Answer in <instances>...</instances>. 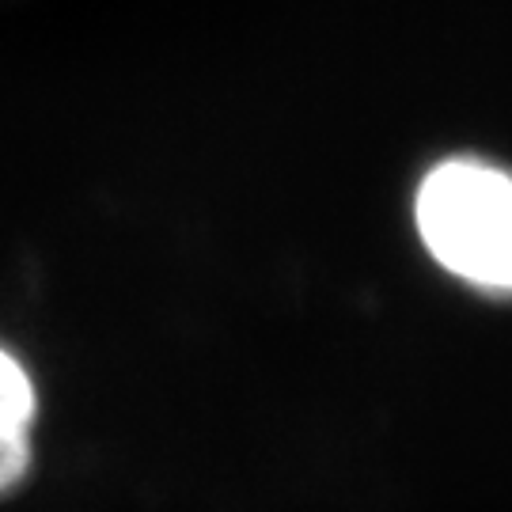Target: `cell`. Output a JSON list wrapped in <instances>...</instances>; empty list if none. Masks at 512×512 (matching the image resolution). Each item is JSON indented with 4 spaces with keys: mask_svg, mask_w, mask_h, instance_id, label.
I'll list each match as a JSON object with an SVG mask.
<instances>
[{
    "mask_svg": "<svg viewBox=\"0 0 512 512\" xmlns=\"http://www.w3.org/2000/svg\"><path fill=\"white\" fill-rule=\"evenodd\" d=\"M421 243L467 285L512 293V175L482 160H444L414 198Z\"/></svg>",
    "mask_w": 512,
    "mask_h": 512,
    "instance_id": "obj_1",
    "label": "cell"
},
{
    "mask_svg": "<svg viewBox=\"0 0 512 512\" xmlns=\"http://www.w3.org/2000/svg\"><path fill=\"white\" fill-rule=\"evenodd\" d=\"M35 384L16 357L0 346V494L16 490L31 467Z\"/></svg>",
    "mask_w": 512,
    "mask_h": 512,
    "instance_id": "obj_2",
    "label": "cell"
}]
</instances>
